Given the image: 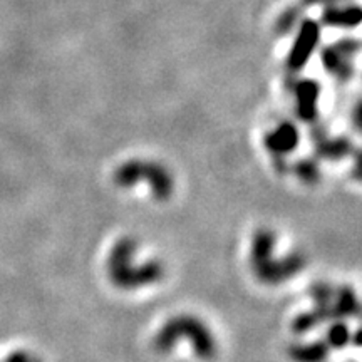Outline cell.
Instances as JSON below:
<instances>
[{
  "instance_id": "obj_1",
  "label": "cell",
  "mask_w": 362,
  "mask_h": 362,
  "mask_svg": "<svg viewBox=\"0 0 362 362\" xmlns=\"http://www.w3.org/2000/svg\"><path fill=\"white\" fill-rule=\"evenodd\" d=\"M317 34H319V30H317L315 24H312V22H307V24L302 27L300 37H298V42L296 47H293L291 57V64L293 67H300L307 61V57L310 56L312 49H314V45L317 42Z\"/></svg>"
}]
</instances>
